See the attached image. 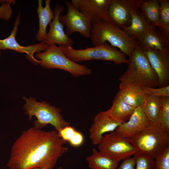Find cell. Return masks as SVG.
<instances>
[{
  "label": "cell",
  "mask_w": 169,
  "mask_h": 169,
  "mask_svg": "<svg viewBox=\"0 0 169 169\" xmlns=\"http://www.w3.org/2000/svg\"><path fill=\"white\" fill-rule=\"evenodd\" d=\"M20 13H19L13 24V28L9 35L3 39H0V50H13L20 53H25L26 58L30 62L37 65L39 60L34 56L35 53H38L47 50L50 46L42 43L32 44L28 46L21 45L17 41L16 37L20 23Z\"/></svg>",
  "instance_id": "cell-10"
},
{
  "label": "cell",
  "mask_w": 169,
  "mask_h": 169,
  "mask_svg": "<svg viewBox=\"0 0 169 169\" xmlns=\"http://www.w3.org/2000/svg\"><path fill=\"white\" fill-rule=\"evenodd\" d=\"M25 101L23 108L24 114L28 115L29 121L33 116L36 120L34 122V127L38 129L48 124L52 125L58 131L62 128L70 125V122L66 121L61 114V110L45 101H38L32 97H23Z\"/></svg>",
  "instance_id": "cell-4"
},
{
  "label": "cell",
  "mask_w": 169,
  "mask_h": 169,
  "mask_svg": "<svg viewBox=\"0 0 169 169\" xmlns=\"http://www.w3.org/2000/svg\"><path fill=\"white\" fill-rule=\"evenodd\" d=\"M76 131L74 128L69 125L62 128L58 132L59 136L67 142L69 141L73 136Z\"/></svg>",
  "instance_id": "cell-31"
},
{
  "label": "cell",
  "mask_w": 169,
  "mask_h": 169,
  "mask_svg": "<svg viewBox=\"0 0 169 169\" xmlns=\"http://www.w3.org/2000/svg\"><path fill=\"white\" fill-rule=\"evenodd\" d=\"M135 109L125 103L118 92L114 98L112 106L105 112L113 119L122 124L129 120Z\"/></svg>",
  "instance_id": "cell-20"
},
{
  "label": "cell",
  "mask_w": 169,
  "mask_h": 169,
  "mask_svg": "<svg viewBox=\"0 0 169 169\" xmlns=\"http://www.w3.org/2000/svg\"><path fill=\"white\" fill-rule=\"evenodd\" d=\"M135 169H154L155 158L147 154L137 152L133 156Z\"/></svg>",
  "instance_id": "cell-26"
},
{
  "label": "cell",
  "mask_w": 169,
  "mask_h": 169,
  "mask_svg": "<svg viewBox=\"0 0 169 169\" xmlns=\"http://www.w3.org/2000/svg\"><path fill=\"white\" fill-rule=\"evenodd\" d=\"M129 57L128 67L119 79L120 83L129 86L159 87L157 75L138 45Z\"/></svg>",
  "instance_id": "cell-2"
},
{
  "label": "cell",
  "mask_w": 169,
  "mask_h": 169,
  "mask_svg": "<svg viewBox=\"0 0 169 169\" xmlns=\"http://www.w3.org/2000/svg\"><path fill=\"white\" fill-rule=\"evenodd\" d=\"M14 0H0L1 5L0 6V19L5 21L8 20L12 16L13 10L10 4L14 3Z\"/></svg>",
  "instance_id": "cell-29"
},
{
  "label": "cell",
  "mask_w": 169,
  "mask_h": 169,
  "mask_svg": "<svg viewBox=\"0 0 169 169\" xmlns=\"http://www.w3.org/2000/svg\"><path fill=\"white\" fill-rule=\"evenodd\" d=\"M154 169H169V146L155 158Z\"/></svg>",
  "instance_id": "cell-27"
},
{
  "label": "cell",
  "mask_w": 169,
  "mask_h": 169,
  "mask_svg": "<svg viewBox=\"0 0 169 169\" xmlns=\"http://www.w3.org/2000/svg\"><path fill=\"white\" fill-rule=\"evenodd\" d=\"M150 25L142 16L140 11L131 13L130 25L122 29L129 36L137 41L155 28Z\"/></svg>",
  "instance_id": "cell-19"
},
{
  "label": "cell",
  "mask_w": 169,
  "mask_h": 169,
  "mask_svg": "<svg viewBox=\"0 0 169 169\" xmlns=\"http://www.w3.org/2000/svg\"><path fill=\"white\" fill-rule=\"evenodd\" d=\"M140 13L151 26L169 36V27H166L160 20V4L158 0H139Z\"/></svg>",
  "instance_id": "cell-17"
},
{
  "label": "cell",
  "mask_w": 169,
  "mask_h": 169,
  "mask_svg": "<svg viewBox=\"0 0 169 169\" xmlns=\"http://www.w3.org/2000/svg\"><path fill=\"white\" fill-rule=\"evenodd\" d=\"M160 4V20L163 25L169 27V0H158Z\"/></svg>",
  "instance_id": "cell-28"
},
{
  "label": "cell",
  "mask_w": 169,
  "mask_h": 169,
  "mask_svg": "<svg viewBox=\"0 0 169 169\" xmlns=\"http://www.w3.org/2000/svg\"><path fill=\"white\" fill-rule=\"evenodd\" d=\"M118 92L123 100L135 108L141 107L147 95L142 87L129 86L120 83Z\"/></svg>",
  "instance_id": "cell-22"
},
{
  "label": "cell",
  "mask_w": 169,
  "mask_h": 169,
  "mask_svg": "<svg viewBox=\"0 0 169 169\" xmlns=\"http://www.w3.org/2000/svg\"><path fill=\"white\" fill-rule=\"evenodd\" d=\"M84 140V137L83 134L76 130L73 136L68 142L71 146L77 147L83 144Z\"/></svg>",
  "instance_id": "cell-32"
},
{
  "label": "cell",
  "mask_w": 169,
  "mask_h": 169,
  "mask_svg": "<svg viewBox=\"0 0 169 169\" xmlns=\"http://www.w3.org/2000/svg\"><path fill=\"white\" fill-rule=\"evenodd\" d=\"M142 49L165 50H168L169 36L156 28L137 40Z\"/></svg>",
  "instance_id": "cell-18"
},
{
  "label": "cell",
  "mask_w": 169,
  "mask_h": 169,
  "mask_svg": "<svg viewBox=\"0 0 169 169\" xmlns=\"http://www.w3.org/2000/svg\"><path fill=\"white\" fill-rule=\"evenodd\" d=\"M67 13L59 17L60 22L66 26L65 33L68 36L74 32L79 33L86 38L90 37L92 23L82 13L76 9L71 3L65 1Z\"/></svg>",
  "instance_id": "cell-9"
},
{
  "label": "cell",
  "mask_w": 169,
  "mask_h": 169,
  "mask_svg": "<svg viewBox=\"0 0 169 169\" xmlns=\"http://www.w3.org/2000/svg\"><path fill=\"white\" fill-rule=\"evenodd\" d=\"M35 57L39 59V64L47 69H59L66 71L74 77L88 75L92 73L91 69L69 59L59 46H50L46 50L37 53Z\"/></svg>",
  "instance_id": "cell-7"
},
{
  "label": "cell",
  "mask_w": 169,
  "mask_h": 169,
  "mask_svg": "<svg viewBox=\"0 0 169 169\" xmlns=\"http://www.w3.org/2000/svg\"><path fill=\"white\" fill-rule=\"evenodd\" d=\"M1 50H0V57H1Z\"/></svg>",
  "instance_id": "cell-36"
},
{
  "label": "cell",
  "mask_w": 169,
  "mask_h": 169,
  "mask_svg": "<svg viewBox=\"0 0 169 169\" xmlns=\"http://www.w3.org/2000/svg\"><path fill=\"white\" fill-rule=\"evenodd\" d=\"M98 145L99 151L119 161L130 157L138 152L129 138L120 136L115 131L103 136Z\"/></svg>",
  "instance_id": "cell-8"
},
{
  "label": "cell",
  "mask_w": 169,
  "mask_h": 169,
  "mask_svg": "<svg viewBox=\"0 0 169 169\" xmlns=\"http://www.w3.org/2000/svg\"><path fill=\"white\" fill-rule=\"evenodd\" d=\"M57 169H63V167L60 166H59L58 168H57Z\"/></svg>",
  "instance_id": "cell-35"
},
{
  "label": "cell",
  "mask_w": 169,
  "mask_h": 169,
  "mask_svg": "<svg viewBox=\"0 0 169 169\" xmlns=\"http://www.w3.org/2000/svg\"><path fill=\"white\" fill-rule=\"evenodd\" d=\"M160 98L161 105L157 122L164 131L169 133V96Z\"/></svg>",
  "instance_id": "cell-25"
},
{
  "label": "cell",
  "mask_w": 169,
  "mask_h": 169,
  "mask_svg": "<svg viewBox=\"0 0 169 169\" xmlns=\"http://www.w3.org/2000/svg\"><path fill=\"white\" fill-rule=\"evenodd\" d=\"M136 163L134 157H129L124 160L116 169H135Z\"/></svg>",
  "instance_id": "cell-33"
},
{
  "label": "cell",
  "mask_w": 169,
  "mask_h": 169,
  "mask_svg": "<svg viewBox=\"0 0 169 169\" xmlns=\"http://www.w3.org/2000/svg\"><path fill=\"white\" fill-rule=\"evenodd\" d=\"M65 55L75 63L95 60L111 61L116 64H128L125 54L116 48L105 42L104 44L83 49H76L72 47L59 46Z\"/></svg>",
  "instance_id": "cell-6"
},
{
  "label": "cell",
  "mask_w": 169,
  "mask_h": 169,
  "mask_svg": "<svg viewBox=\"0 0 169 169\" xmlns=\"http://www.w3.org/2000/svg\"><path fill=\"white\" fill-rule=\"evenodd\" d=\"M110 2V0L71 1L74 7L84 14L91 22L101 19L110 22L108 11Z\"/></svg>",
  "instance_id": "cell-13"
},
{
  "label": "cell",
  "mask_w": 169,
  "mask_h": 169,
  "mask_svg": "<svg viewBox=\"0 0 169 169\" xmlns=\"http://www.w3.org/2000/svg\"><path fill=\"white\" fill-rule=\"evenodd\" d=\"M90 36L94 46L108 42L111 45L119 48L120 51L129 57L138 45L137 41L128 35L122 29L103 19L91 22Z\"/></svg>",
  "instance_id": "cell-3"
},
{
  "label": "cell",
  "mask_w": 169,
  "mask_h": 169,
  "mask_svg": "<svg viewBox=\"0 0 169 169\" xmlns=\"http://www.w3.org/2000/svg\"><path fill=\"white\" fill-rule=\"evenodd\" d=\"M161 105L160 97L147 95L141 107L150 123L157 122Z\"/></svg>",
  "instance_id": "cell-24"
},
{
  "label": "cell",
  "mask_w": 169,
  "mask_h": 169,
  "mask_svg": "<svg viewBox=\"0 0 169 169\" xmlns=\"http://www.w3.org/2000/svg\"><path fill=\"white\" fill-rule=\"evenodd\" d=\"M30 169H45L44 168H41V167H35V168H31Z\"/></svg>",
  "instance_id": "cell-34"
},
{
  "label": "cell",
  "mask_w": 169,
  "mask_h": 169,
  "mask_svg": "<svg viewBox=\"0 0 169 169\" xmlns=\"http://www.w3.org/2000/svg\"><path fill=\"white\" fill-rule=\"evenodd\" d=\"M139 0H110L108 11L109 22L122 28L129 26L131 13L140 11Z\"/></svg>",
  "instance_id": "cell-11"
},
{
  "label": "cell",
  "mask_w": 169,
  "mask_h": 169,
  "mask_svg": "<svg viewBox=\"0 0 169 169\" xmlns=\"http://www.w3.org/2000/svg\"><path fill=\"white\" fill-rule=\"evenodd\" d=\"M121 124L110 117L105 111H100L95 116L89 130V137L92 144L98 145L104 134L114 131Z\"/></svg>",
  "instance_id": "cell-15"
},
{
  "label": "cell",
  "mask_w": 169,
  "mask_h": 169,
  "mask_svg": "<svg viewBox=\"0 0 169 169\" xmlns=\"http://www.w3.org/2000/svg\"><path fill=\"white\" fill-rule=\"evenodd\" d=\"M64 9L63 6L56 3L53 11L54 18L49 24L50 28L49 32L42 43L49 46L57 44L59 46L72 47L73 41L65 33L64 30V25L59 20L60 15Z\"/></svg>",
  "instance_id": "cell-14"
},
{
  "label": "cell",
  "mask_w": 169,
  "mask_h": 169,
  "mask_svg": "<svg viewBox=\"0 0 169 169\" xmlns=\"http://www.w3.org/2000/svg\"><path fill=\"white\" fill-rule=\"evenodd\" d=\"M51 0H45V5H42L43 0H38V5L36 9L39 19V29L36 35V40L42 43L47 33L46 29L48 24L54 18L53 11L50 6Z\"/></svg>",
  "instance_id": "cell-21"
},
{
  "label": "cell",
  "mask_w": 169,
  "mask_h": 169,
  "mask_svg": "<svg viewBox=\"0 0 169 169\" xmlns=\"http://www.w3.org/2000/svg\"><path fill=\"white\" fill-rule=\"evenodd\" d=\"M147 94L158 97L169 96V85L159 88L148 87H142Z\"/></svg>",
  "instance_id": "cell-30"
},
{
  "label": "cell",
  "mask_w": 169,
  "mask_h": 169,
  "mask_svg": "<svg viewBox=\"0 0 169 169\" xmlns=\"http://www.w3.org/2000/svg\"><path fill=\"white\" fill-rule=\"evenodd\" d=\"M66 142L55 130L30 127L23 131L13 144L7 166L9 169H53L68 151L63 146Z\"/></svg>",
  "instance_id": "cell-1"
},
{
  "label": "cell",
  "mask_w": 169,
  "mask_h": 169,
  "mask_svg": "<svg viewBox=\"0 0 169 169\" xmlns=\"http://www.w3.org/2000/svg\"><path fill=\"white\" fill-rule=\"evenodd\" d=\"M129 139L138 152L154 158L169 146V133L164 131L157 122L150 123L142 131Z\"/></svg>",
  "instance_id": "cell-5"
},
{
  "label": "cell",
  "mask_w": 169,
  "mask_h": 169,
  "mask_svg": "<svg viewBox=\"0 0 169 169\" xmlns=\"http://www.w3.org/2000/svg\"><path fill=\"white\" fill-rule=\"evenodd\" d=\"M141 107L136 108L129 120L114 131L120 136L130 138L144 130L150 123Z\"/></svg>",
  "instance_id": "cell-16"
},
{
  "label": "cell",
  "mask_w": 169,
  "mask_h": 169,
  "mask_svg": "<svg viewBox=\"0 0 169 169\" xmlns=\"http://www.w3.org/2000/svg\"><path fill=\"white\" fill-rule=\"evenodd\" d=\"M86 160L91 169H116L120 161L105 156L94 148Z\"/></svg>",
  "instance_id": "cell-23"
},
{
  "label": "cell",
  "mask_w": 169,
  "mask_h": 169,
  "mask_svg": "<svg viewBox=\"0 0 169 169\" xmlns=\"http://www.w3.org/2000/svg\"><path fill=\"white\" fill-rule=\"evenodd\" d=\"M141 49L157 75L159 87L169 85V49L160 50Z\"/></svg>",
  "instance_id": "cell-12"
}]
</instances>
